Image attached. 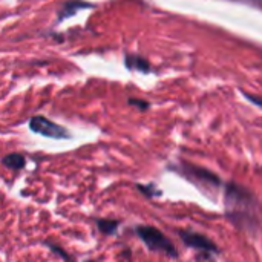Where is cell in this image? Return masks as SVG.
<instances>
[{"mask_svg":"<svg viewBox=\"0 0 262 262\" xmlns=\"http://www.w3.org/2000/svg\"><path fill=\"white\" fill-rule=\"evenodd\" d=\"M226 218L239 230L255 233L262 226V206L256 195L243 184L227 183L224 189Z\"/></svg>","mask_w":262,"mask_h":262,"instance_id":"obj_1","label":"cell"},{"mask_svg":"<svg viewBox=\"0 0 262 262\" xmlns=\"http://www.w3.org/2000/svg\"><path fill=\"white\" fill-rule=\"evenodd\" d=\"M135 232H137L138 238L144 243V246L150 252L163 253V255L173 258V259L178 258V252H177L175 246L158 229H155L152 226H138Z\"/></svg>","mask_w":262,"mask_h":262,"instance_id":"obj_2","label":"cell"},{"mask_svg":"<svg viewBox=\"0 0 262 262\" xmlns=\"http://www.w3.org/2000/svg\"><path fill=\"white\" fill-rule=\"evenodd\" d=\"M173 169L175 172H180L183 177H186L187 180H190L192 183L201 186V187H206V189H216L221 186V180L216 173L204 169V167H200V166H193V164H189V163H183L177 167H170Z\"/></svg>","mask_w":262,"mask_h":262,"instance_id":"obj_3","label":"cell"},{"mask_svg":"<svg viewBox=\"0 0 262 262\" xmlns=\"http://www.w3.org/2000/svg\"><path fill=\"white\" fill-rule=\"evenodd\" d=\"M29 127L32 132L41 135V137H48V138H54V140H68L71 138V134L60 124L45 118V117H34L29 121Z\"/></svg>","mask_w":262,"mask_h":262,"instance_id":"obj_4","label":"cell"},{"mask_svg":"<svg viewBox=\"0 0 262 262\" xmlns=\"http://www.w3.org/2000/svg\"><path fill=\"white\" fill-rule=\"evenodd\" d=\"M178 235H180L181 241L187 247L195 249L196 252H201L204 255H216V253H220V247L212 239H209L206 235L195 233V232H190V230H180Z\"/></svg>","mask_w":262,"mask_h":262,"instance_id":"obj_5","label":"cell"},{"mask_svg":"<svg viewBox=\"0 0 262 262\" xmlns=\"http://www.w3.org/2000/svg\"><path fill=\"white\" fill-rule=\"evenodd\" d=\"M2 164L12 169V170H20V169L25 167V158L20 154H9V155L3 157Z\"/></svg>","mask_w":262,"mask_h":262,"instance_id":"obj_6","label":"cell"},{"mask_svg":"<svg viewBox=\"0 0 262 262\" xmlns=\"http://www.w3.org/2000/svg\"><path fill=\"white\" fill-rule=\"evenodd\" d=\"M120 227V221L117 220H97V229L103 235H114Z\"/></svg>","mask_w":262,"mask_h":262,"instance_id":"obj_7","label":"cell"},{"mask_svg":"<svg viewBox=\"0 0 262 262\" xmlns=\"http://www.w3.org/2000/svg\"><path fill=\"white\" fill-rule=\"evenodd\" d=\"M89 6H91L89 3H84V2H80V0L69 2V3H66V6L63 8V11L60 12V17H61V18H64V17H69V15L75 14L78 8H89Z\"/></svg>","mask_w":262,"mask_h":262,"instance_id":"obj_8","label":"cell"},{"mask_svg":"<svg viewBox=\"0 0 262 262\" xmlns=\"http://www.w3.org/2000/svg\"><path fill=\"white\" fill-rule=\"evenodd\" d=\"M127 66L129 68H135V69H141V71H147L149 66L138 57H127Z\"/></svg>","mask_w":262,"mask_h":262,"instance_id":"obj_9","label":"cell"},{"mask_svg":"<svg viewBox=\"0 0 262 262\" xmlns=\"http://www.w3.org/2000/svg\"><path fill=\"white\" fill-rule=\"evenodd\" d=\"M46 247H49L55 255H58L60 258H63L66 262H74L72 261V258H71L68 253H64V250H63L61 247H57V246H54V244H51V243H46Z\"/></svg>","mask_w":262,"mask_h":262,"instance_id":"obj_10","label":"cell"},{"mask_svg":"<svg viewBox=\"0 0 262 262\" xmlns=\"http://www.w3.org/2000/svg\"><path fill=\"white\" fill-rule=\"evenodd\" d=\"M137 187H138V190H140V192H143V193H144V195H147L149 198H154V196H158V195H161V192H158V190H154L155 187H154L152 184H149V186L138 184Z\"/></svg>","mask_w":262,"mask_h":262,"instance_id":"obj_11","label":"cell"},{"mask_svg":"<svg viewBox=\"0 0 262 262\" xmlns=\"http://www.w3.org/2000/svg\"><path fill=\"white\" fill-rule=\"evenodd\" d=\"M130 104H135V106H138V107H141V109H147V103H144V101H138V100H130L129 101Z\"/></svg>","mask_w":262,"mask_h":262,"instance_id":"obj_12","label":"cell"},{"mask_svg":"<svg viewBox=\"0 0 262 262\" xmlns=\"http://www.w3.org/2000/svg\"><path fill=\"white\" fill-rule=\"evenodd\" d=\"M247 98H249L250 101H253L255 104H258V106H261L262 107V98H258V97H255V95H247Z\"/></svg>","mask_w":262,"mask_h":262,"instance_id":"obj_13","label":"cell"},{"mask_svg":"<svg viewBox=\"0 0 262 262\" xmlns=\"http://www.w3.org/2000/svg\"><path fill=\"white\" fill-rule=\"evenodd\" d=\"M88 262H92V261H88Z\"/></svg>","mask_w":262,"mask_h":262,"instance_id":"obj_14","label":"cell"}]
</instances>
